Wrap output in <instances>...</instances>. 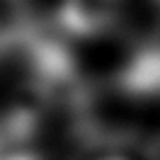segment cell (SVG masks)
<instances>
[{
    "instance_id": "6da1fadb",
    "label": "cell",
    "mask_w": 160,
    "mask_h": 160,
    "mask_svg": "<svg viewBox=\"0 0 160 160\" xmlns=\"http://www.w3.org/2000/svg\"><path fill=\"white\" fill-rule=\"evenodd\" d=\"M119 8L121 0H66L61 5L58 22L70 34L90 37L107 29L114 22Z\"/></svg>"
}]
</instances>
